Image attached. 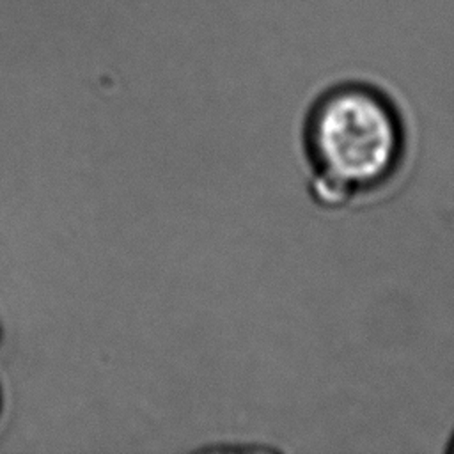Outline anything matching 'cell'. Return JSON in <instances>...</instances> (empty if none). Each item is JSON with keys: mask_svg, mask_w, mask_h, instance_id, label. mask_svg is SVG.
<instances>
[{"mask_svg": "<svg viewBox=\"0 0 454 454\" xmlns=\"http://www.w3.org/2000/svg\"><path fill=\"white\" fill-rule=\"evenodd\" d=\"M445 450L454 454V431H452V433H450V436H449V442H447V447H445Z\"/></svg>", "mask_w": 454, "mask_h": 454, "instance_id": "obj_2", "label": "cell"}, {"mask_svg": "<svg viewBox=\"0 0 454 454\" xmlns=\"http://www.w3.org/2000/svg\"><path fill=\"white\" fill-rule=\"evenodd\" d=\"M301 151L312 202L340 211L381 195L403 176L410 129L387 89L367 80H342L310 101Z\"/></svg>", "mask_w": 454, "mask_h": 454, "instance_id": "obj_1", "label": "cell"}, {"mask_svg": "<svg viewBox=\"0 0 454 454\" xmlns=\"http://www.w3.org/2000/svg\"><path fill=\"white\" fill-rule=\"evenodd\" d=\"M2 408H4V397H2V388H0V417H2Z\"/></svg>", "mask_w": 454, "mask_h": 454, "instance_id": "obj_3", "label": "cell"}]
</instances>
